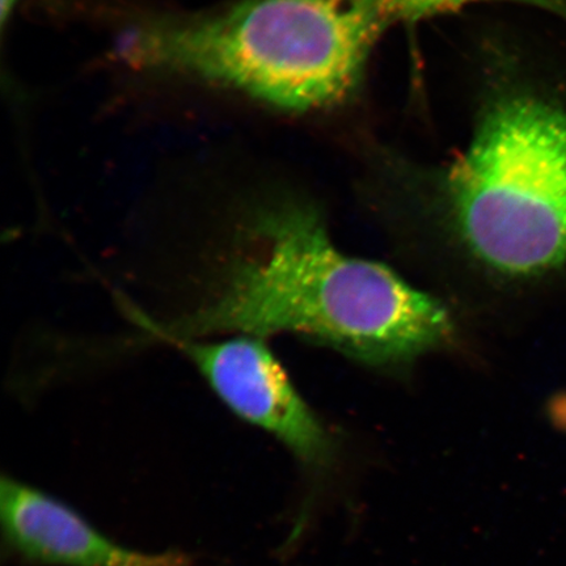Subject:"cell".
<instances>
[{"label":"cell","mask_w":566,"mask_h":566,"mask_svg":"<svg viewBox=\"0 0 566 566\" xmlns=\"http://www.w3.org/2000/svg\"><path fill=\"white\" fill-rule=\"evenodd\" d=\"M391 0H240L132 28L119 54L289 111L321 108L356 86Z\"/></svg>","instance_id":"obj_2"},{"label":"cell","mask_w":566,"mask_h":566,"mask_svg":"<svg viewBox=\"0 0 566 566\" xmlns=\"http://www.w3.org/2000/svg\"><path fill=\"white\" fill-rule=\"evenodd\" d=\"M180 349L223 405L239 419L268 431L310 469H327L336 443L296 391L264 338L177 339Z\"/></svg>","instance_id":"obj_4"},{"label":"cell","mask_w":566,"mask_h":566,"mask_svg":"<svg viewBox=\"0 0 566 566\" xmlns=\"http://www.w3.org/2000/svg\"><path fill=\"white\" fill-rule=\"evenodd\" d=\"M189 308L155 325L177 339L294 335L356 363L398 369L449 345L450 310L387 265L338 250L303 205L260 209L198 268Z\"/></svg>","instance_id":"obj_1"},{"label":"cell","mask_w":566,"mask_h":566,"mask_svg":"<svg viewBox=\"0 0 566 566\" xmlns=\"http://www.w3.org/2000/svg\"><path fill=\"white\" fill-rule=\"evenodd\" d=\"M452 268L506 290L566 268V109L518 95L493 105L444 188Z\"/></svg>","instance_id":"obj_3"},{"label":"cell","mask_w":566,"mask_h":566,"mask_svg":"<svg viewBox=\"0 0 566 566\" xmlns=\"http://www.w3.org/2000/svg\"><path fill=\"white\" fill-rule=\"evenodd\" d=\"M396 18H405L410 21L434 15L443 11L457 10L471 3L479 2H514L539 7L549 10L557 15L566 17V4L563 0H391Z\"/></svg>","instance_id":"obj_6"},{"label":"cell","mask_w":566,"mask_h":566,"mask_svg":"<svg viewBox=\"0 0 566 566\" xmlns=\"http://www.w3.org/2000/svg\"><path fill=\"white\" fill-rule=\"evenodd\" d=\"M6 539L28 560L60 566H189L179 554H144L119 546L80 514L12 478L0 484Z\"/></svg>","instance_id":"obj_5"}]
</instances>
